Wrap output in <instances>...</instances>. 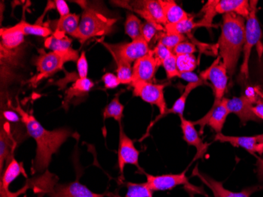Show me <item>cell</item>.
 Returning <instances> with one entry per match:
<instances>
[{"instance_id":"3","label":"cell","mask_w":263,"mask_h":197,"mask_svg":"<svg viewBox=\"0 0 263 197\" xmlns=\"http://www.w3.org/2000/svg\"><path fill=\"white\" fill-rule=\"evenodd\" d=\"M84 9L81 16L79 28L73 38L81 44L91 38L109 35L113 32L117 19L106 14V10L100 4H89L88 2H78Z\"/></svg>"},{"instance_id":"42","label":"cell","mask_w":263,"mask_h":197,"mask_svg":"<svg viewBox=\"0 0 263 197\" xmlns=\"http://www.w3.org/2000/svg\"><path fill=\"white\" fill-rule=\"evenodd\" d=\"M102 81L104 83L105 88L107 89H113L121 84L118 77L112 73H106L102 77Z\"/></svg>"},{"instance_id":"2","label":"cell","mask_w":263,"mask_h":197,"mask_svg":"<svg viewBox=\"0 0 263 197\" xmlns=\"http://www.w3.org/2000/svg\"><path fill=\"white\" fill-rule=\"evenodd\" d=\"M245 19L233 13L223 14L221 34L218 39L219 56L228 70L229 76L236 72L245 44Z\"/></svg>"},{"instance_id":"29","label":"cell","mask_w":263,"mask_h":197,"mask_svg":"<svg viewBox=\"0 0 263 197\" xmlns=\"http://www.w3.org/2000/svg\"><path fill=\"white\" fill-rule=\"evenodd\" d=\"M119 96H120V93L117 94L110 103L105 106L103 111V121L107 118H114L115 121L119 123V125L122 124L125 106L121 103Z\"/></svg>"},{"instance_id":"49","label":"cell","mask_w":263,"mask_h":197,"mask_svg":"<svg viewBox=\"0 0 263 197\" xmlns=\"http://www.w3.org/2000/svg\"><path fill=\"white\" fill-rule=\"evenodd\" d=\"M256 137L258 143L262 144L263 145V133L262 134L257 135Z\"/></svg>"},{"instance_id":"34","label":"cell","mask_w":263,"mask_h":197,"mask_svg":"<svg viewBox=\"0 0 263 197\" xmlns=\"http://www.w3.org/2000/svg\"><path fill=\"white\" fill-rule=\"evenodd\" d=\"M217 2L218 0H209L201 10V14L203 15L201 22H203L208 28H212L214 26L212 22L214 17L217 15L216 10H215Z\"/></svg>"},{"instance_id":"7","label":"cell","mask_w":263,"mask_h":197,"mask_svg":"<svg viewBox=\"0 0 263 197\" xmlns=\"http://www.w3.org/2000/svg\"><path fill=\"white\" fill-rule=\"evenodd\" d=\"M202 81H210L211 83L214 102H220L224 99L229 81L228 70L223 63L221 56L215 59L213 64L200 74Z\"/></svg>"},{"instance_id":"44","label":"cell","mask_w":263,"mask_h":197,"mask_svg":"<svg viewBox=\"0 0 263 197\" xmlns=\"http://www.w3.org/2000/svg\"><path fill=\"white\" fill-rule=\"evenodd\" d=\"M54 7H55L57 11L59 12L60 17H65V16L68 15L70 14L69 13V8L68 7L67 4L64 0H56L54 1Z\"/></svg>"},{"instance_id":"12","label":"cell","mask_w":263,"mask_h":197,"mask_svg":"<svg viewBox=\"0 0 263 197\" xmlns=\"http://www.w3.org/2000/svg\"><path fill=\"white\" fill-rule=\"evenodd\" d=\"M226 98L224 97L221 101L214 102L212 108L209 112L197 121H193L194 126L200 127V134L203 133L205 127L208 126L216 133H221L227 117L230 115V112L227 109L226 104Z\"/></svg>"},{"instance_id":"26","label":"cell","mask_w":263,"mask_h":197,"mask_svg":"<svg viewBox=\"0 0 263 197\" xmlns=\"http://www.w3.org/2000/svg\"><path fill=\"white\" fill-rule=\"evenodd\" d=\"M81 17L77 14H69L63 17H59L56 22L55 31L63 32L74 37L79 28Z\"/></svg>"},{"instance_id":"39","label":"cell","mask_w":263,"mask_h":197,"mask_svg":"<svg viewBox=\"0 0 263 197\" xmlns=\"http://www.w3.org/2000/svg\"><path fill=\"white\" fill-rule=\"evenodd\" d=\"M189 39L192 40L193 44L199 47V50L204 54L208 55V56H217L218 52V44H204V43H200L193 37L192 34H187Z\"/></svg>"},{"instance_id":"36","label":"cell","mask_w":263,"mask_h":197,"mask_svg":"<svg viewBox=\"0 0 263 197\" xmlns=\"http://www.w3.org/2000/svg\"><path fill=\"white\" fill-rule=\"evenodd\" d=\"M162 31H165V27L161 25L146 22L142 26V38L149 44L153 38L157 35L158 32Z\"/></svg>"},{"instance_id":"5","label":"cell","mask_w":263,"mask_h":197,"mask_svg":"<svg viewBox=\"0 0 263 197\" xmlns=\"http://www.w3.org/2000/svg\"><path fill=\"white\" fill-rule=\"evenodd\" d=\"M67 62H73L68 56H63L59 53L45 52L44 50H40L39 56L35 58V63L37 74L29 80V82L32 85H37L40 81L43 79L52 76L60 70H64L65 63Z\"/></svg>"},{"instance_id":"22","label":"cell","mask_w":263,"mask_h":197,"mask_svg":"<svg viewBox=\"0 0 263 197\" xmlns=\"http://www.w3.org/2000/svg\"><path fill=\"white\" fill-rule=\"evenodd\" d=\"M27 177L26 170L24 169L22 164L17 162V160L14 158V155H10L7 160V167H6L5 171L3 174L2 178H1V186L4 190H9V186L10 184L14 182L20 174Z\"/></svg>"},{"instance_id":"45","label":"cell","mask_w":263,"mask_h":197,"mask_svg":"<svg viewBox=\"0 0 263 197\" xmlns=\"http://www.w3.org/2000/svg\"><path fill=\"white\" fill-rule=\"evenodd\" d=\"M179 78L184 80L189 83H197L202 81L201 80L200 77H198L197 75L193 72H184L180 74ZM204 82V81H203Z\"/></svg>"},{"instance_id":"15","label":"cell","mask_w":263,"mask_h":197,"mask_svg":"<svg viewBox=\"0 0 263 197\" xmlns=\"http://www.w3.org/2000/svg\"><path fill=\"white\" fill-rule=\"evenodd\" d=\"M44 46L51 51L68 56L73 62L79 59V51L72 48V40L64 32L54 31L52 35L45 40Z\"/></svg>"},{"instance_id":"33","label":"cell","mask_w":263,"mask_h":197,"mask_svg":"<svg viewBox=\"0 0 263 197\" xmlns=\"http://www.w3.org/2000/svg\"><path fill=\"white\" fill-rule=\"evenodd\" d=\"M117 65V77L121 84H132L133 83V67L125 61L115 60Z\"/></svg>"},{"instance_id":"18","label":"cell","mask_w":263,"mask_h":197,"mask_svg":"<svg viewBox=\"0 0 263 197\" xmlns=\"http://www.w3.org/2000/svg\"><path fill=\"white\" fill-rule=\"evenodd\" d=\"M205 82L201 81V82L197 83H189L184 88V92L180 96V97L176 100L175 103H174L172 106L169 109H167L165 111V113L162 114V115H158L152 122H150L148 127H147V130H146L145 134L143 135V137L140 139V141H143L144 139L147 138L150 134L151 130L152 127L159 121V120L162 119L165 117L168 116L171 114H174V115H178L179 117L184 116V108H185L186 102H187V97H189V94L191 92L193 91L195 88H197L199 86L202 85V84H204Z\"/></svg>"},{"instance_id":"4","label":"cell","mask_w":263,"mask_h":197,"mask_svg":"<svg viewBox=\"0 0 263 197\" xmlns=\"http://www.w3.org/2000/svg\"><path fill=\"white\" fill-rule=\"evenodd\" d=\"M258 1H250V14L245 26V44L243 46V59L240 72L246 79L249 78V59L254 46L258 47L261 42V29L257 17Z\"/></svg>"},{"instance_id":"27","label":"cell","mask_w":263,"mask_h":197,"mask_svg":"<svg viewBox=\"0 0 263 197\" xmlns=\"http://www.w3.org/2000/svg\"><path fill=\"white\" fill-rule=\"evenodd\" d=\"M16 30L20 31L24 35H32L42 37V38H49L52 35L53 32L49 27L38 25V24H29L26 22H22L17 23L14 26H12Z\"/></svg>"},{"instance_id":"40","label":"cell","mask_w":263,"mask_h":197,"mask_svg":"<svg viewBox=\"0 0 263 197\" xmlns=\"http://www.w3.org/2000/svg\"><path fill=\"white\" fill-rule=\"evenodd\" d=\"M197 51L196 46L193 43L184 41L178 44L175 48L173 50V54L177 56H183V55H194Z\"/></svg>"},{"instance_id":"47","label":"cell","mask_w":263,"mask_h":197,"mask_svg":"<svg viewBox=\"0 0 263 197\" xmlns=\"http://www.w3.org/2000/svg\"><path fill=\"white\" fill-rule=\"evenodd\" d=\"M256 168H257V175H258V179L260 181L263 179V158L257 156Z\"/></svg>"},{"instance_id":"14","label":"cell","mask_w":263,"mask_h":197,"mask_svg":"<svg viewBox=\"0 0 263 197\" xmlns=\"http://www.w3.org/2000/svg\"><path fill=\"white\" fill-rule=\"evenodd\" d=\"M159 67L152 50H150L148 54L140 58L134 63L133 66V83L138 81L152 82Z\"/></svg>"},{"instance_id":"28","label":"cell","mask_w":263,"mask_h":197,"mask_svg":"<svg viewBox=\"0 0 263 197\" xmlns=\"http://www.w3.org/2000/svg\"><path fill=\"white\" fill-rule=\"evenodd\" d=\"M141 4L156 23L164 27L166 26L167 21L161 0H144L141 1Z\"/></svg>"},{"instance_id":"50","label":"cell","mask_w":263,"mask_h":197,"mask_svg":"<svg viewBox=\"0 0 263 197\" xmlns=\"http://www.w3.org/2000/svg\"><path fill=\"white\" fill-rule=\"evenodd\" d=\"M110 196H112V197H122V196H121V195H115V194H111L110 193Z\"/></svg>"},{"instance_id":"37","label":"cell","mask_w":263,"mask_h":197,"mask_svg":"<svg viewBox=\"0 0 263 197\" xmlns=\"http://www.w3.org/2000/svg\"><path fill=\"white\" fill-rule=\"evenodd\" d=\"M162 66L165 69V74H166L168 79H172L174 78H179L180 76V71L177 68V56L172 54L170 57L167 58L162 63Z\"/></svg>"},{"instance_id":"10","label":"cell","mask_w":263,"mask_h":197,"mask_svg":"<svg viewBox=\"0 0 263 197\" xmlns=\"http://www.w3.org/2000/svg\"><path fill=\"white\" fill-rule=\"evenodd\" d=\"M119 142H118V166L120 172V175L124 178V170L125 167L128 164L135 166L140 172H143V169L139 164L140 152L136 149L134 140L127 136L122 127V124L119 125Z\"/></svg>"},{"instance_id":"13","label":"cell","mask_w":263,"mask_h":197,"mask_svg":"<svg viewBox=\"0 0 263 197\" xmlns=\"http://www.w3.org/2000/svg\"><path fill=\"white\" fill-rule=\"evenodd\" d=\"M193 176L199 177L201 182L211 189L214 197H251L252 194L263 189V185H261L246 188L240 192H233L226 189L223 186L222 182H218L210 176L201 173L198 170V167H196L193 170Z\"/></svg>"},{"instance_id":"16","label":"cell","mask_w":263,"mask_h":197,"mask_svg":"<svg viewBox=\"0 0 263 197\" xmlns=\"http://www.w3.org/2000/svg\"><path fill=\"white\" fill-rule=\"evenodd\" d=\"M226 104L230 114H235L240 118L242 125H246L250 121L257 123L261 122V120L253 112V105L248 101L245 96L233 97L232 99L226 98Z\"/></svg>"},{"instance_id":"35","label":"cell","mask_w":263,"mask_h":197,"mask_svg":"<svg viewBox=\"0 0 263 197\" xmlns=\"http://www.w3.org/2000/svg\"><path fill=\"white\" fill-rule=\"evenodd\" d=\"M177 65L180 73L193 72L197 66L196 56L194 55L177 56Z\"/></svg>"},{"instance_id":"9","label":"cell","mask_w":263,"mask_h":197,"mask_svg":"<svg viewBox=\"0 0 263 197\" xmlns=\"http://www.w3.org/2000/svg\"><path fill=\"white\" fill-rule=\"evenodd\" d=\"M42 193L50 197H106L110 196V193H96L90 190L79 181L66 184H57V182L50 183L44 188Z\"/></svg>"},{"instance_id":"23","label":"cell","mask_w":263,"mask_h":197,"mask_svg":"<svg viewBox=\"0 0 263 197\" xmlns=\"http://www.w3.org/2000/svg\"><path fill=\"white\" fill-rule=\"evenodd\" d=\"M25 42V35L13 27L1 29V49L16 51Z\"/></svg>"},{"instance_id":"31","label":"cell","mask_w":263,"mask_h":197,"mask_svg":"<svg viewBox=\"0 0 263 197\" xmlns=\"http://www.w3.org/2000/svg\"><path fill=\"white\" fill-rule=\"evenodd\" d=\"M155 39L157 40L158 43L163 44L164 46L171 49L173 51V50L178 44L184 42L187 38L182 34L171 33V32L162 31L157 34V35L155 37Z\"/></svg>"},{"instance_id":"11","label":"cell","mask_w":263,"mask_h":197,"mask_svg":"<svg viewBox=\"0 0 263 197\" xmlns=\"http://www.w3.org/2000/svg\"><path fill=\"white\" fill-rule=\"evenodd\" d=\"M145 174L147 183L152 192L172 190L177 186H184L189 191H194L196 187L189 182L186 176V171L177 174H162V175H152L147 174L144 170L142 172Z\"/></svg>"},{"instance_id":"30","label":"cell","mask_w":263,"mask_h":197,"mask_svg":"<svg viewBox=\"0 0 263 197\" xmlns=\"http://www.w3.org/2000/svg\"><path fill=\"white\" fill-rule=\"evenodd\" d=\"M142 24L140 19L134 14H128L125 23V33L133 41L142 38Z\"/></svg>"},{"instance_id":"19","label":"cell","mask_w":263,"mask_h":197,"mask_svg":"<svg viewBox=\"0 0 263 197\" xmlns=\"http://www.w3.org/2000/svg\"><path fill=\"white\" fill-rule=\"evenodd\" d=\"M214 141H219L221 143H229L236 148H242L251 155H255V153L262 155L263 145L258 143L256 136L253 137H235V136H227L222 133H216L214 139Z\"/></svg>"},{"instance_id":"46","label":"cell","mask_w":263,"mask_h":197,"mask_svg":"<svg viewBox=\"0 0 263 197\" xmlns=\"http://www.w3.org/2000/svg\"><path fill=\"white\" fill-rule=\"evenodd\" d=\"M252 110L255 115L259 118L260 120L263 121V99H260L253 106Z\"/></svg>"},{"instance_id":"41","label":"cell","mask_w":263,"mask_h":197,"mask_svg":"<svg viewBox=\"0 0 263 197\" xmlns=\"http://www.w3.org/2000/svg\"><path fill=\"white\" fill-rule=\"evenodd\" d=\"M77 68L79 78H88V63L85 51L81 52L79 59L77 61Z\"/></svg>"},{"instance_id":"32","label":"cell","mask_w":263,"mask_h":197,"mask_svg":"<svg viewBox=\"0 0 263 197\" xmlns=\"http://www.w3.org/2000/svg\"><path fill=\"white\" fill-rule=\"evenodd\" d=\"M127 193L125 197H153V192L145 183L126 182Z\"/></svg>"},{"instance_id":"38","label":"cell","mask_w":263,"mask_h":197,"mask_svg":"<svg viewBox=\"0 0 263 197\" xmlns=\"http://www.w3.org/2000/svg\"><path fill=\"white\" fill-rule=\"evenodd\" d=\"M152 52L159 66H162L164 60L173 54V51H171V49L168 48L160 43H158L156 47L152 49Z\"/></svg>"},{"instance_id":"20","label":"cell","mask_w":263,"mask_h":197,"mask_svg":"<svg viewBox=\"0 0 263 197\" xmlns=\"http://www.w3.org/2000/svg\"><path fill=\"white\" fill-rule=\"evenodd\" d=\"M217 14L229 13L238 14L247 19L250 14V1L248 0H218L216 7Z\"/></svg>"},{"instance_id":"1","label":"cell","mask_w":263,"mask_h":197,"mask_svg":"<svg viewBox=\"0 0 263 197\" xmlns=\"http://www.w3.org/2000/svg\"><path fill=\"white\" fill-rule=\"evenodd\" d=\"M10 106L20 115L28 134L36 143L35 157L32 163V174L43 173L49 167L52 155L59 151L69 137L73 136V133L68 128L46 130L32 114L22 108L18 100H17L16 106L10 105Z\"/></svg>"},{"instance_id":"25","label":"cell","mask_w":263,"mask_h":197,"mask_svg":"<svg viewBox=\"0 0 263 197\" xmlns=\"http://www.w3.org/2000/svg\"><path fill=\"white\" fill-rule=\"evenodd\" d=\"M199 27L208 28L206 25L201 21L198 22H195L194 17L192 16L182 22H177L175 24H167L165 26V31L166 32H171V33L182 34V35L187 34H187L191 33V31Z\"/></svg>"},{"instance_id":"21","label":"cell","mask_w":263,"mask_h":197,"mask_svg":"<svg viewBox=\"0 0 263 197\" xmlns=\"http://www.w3.org/2000/svg\"><path fill=\"white\" fill-rule=\"evenodd\" d=\"M94 85V82L89 78H78L77 79L74 84L71 86L70 88H68L65 93L63 108L67 111L69 103L72 101L73 98H81L83 96H88Z\"/></svg>"},{"instance_id":"8","label":"cell","mask_w":263,"mask_h":197,"mask_svg":"<svg viewBox=\"0 0 263 197\" xmlns=\"http://www.w3.org/2000/svg\"><path fill=\"white\" fill-rule=\"evenodd\" d=\"M134 88L133 95L140 97L146 103L155 105L159 108L160 114L165 113L166 111V102L164 96V89L166 84H155L153 82L138 81L131 84Z\"/></svg>"},{"instance_id":"24","label":"cell","mask_w":263,"mask_h":197,"mask_svg":"<svg viewBox=\"0 0 263 197\" xmlns=\"http://www.w3.org/2000/svg\"><path fill=\"white\" fill-rule=\"evenodd\" d=\"M167 24H175L192 17L191 14L173 0H161Z\"/></svg>"},{"instance_id":"43","label":"cell","mask_w":263,"mask_h":197,"mask_svg":"<svg viewBox=\"0 0 263 197\" xmlns=\"http://www.w3.org/2000/svg\"><path fill=\"white\" fill-rule=\"evenodd\" d=\"M2 118L10 123L22 122L20 115L14 110H5L3 112Z\"/></svg>"},{"instance_id":"6","label":"cell","mask_w":263,"mask_h":197,"mask_svg":"<svg viewBox=\"0 0 263 197\" xmlns=\"http://www.w3.org/2000/svg\"><path fill=\"white\" fill-rule=\"evenodd\" d=\"M102 44L108 50L115 61H125L130 64L148 54L151 50L148 44L143 38L129 43L111 44L103 42Z\"/></svg>"},{"instance_id":"17","label":"cell","mask_w":263,"mask_h":197,"mask_svg":"<svg viewBox=\"0 0 263 197\" xmlns=\"http://www.w3.org/2000/svg\"><path fill=\"white\" fill-rule=\"evenodd\" d=\"M181 119V128L183 133V139L189 146H194L196 149V155L193 158V162L199 158H203L208 152L210 144H206L200 138L199 133L195 128L193 121H189L180 116Z\"/></svg>"},{"instance_id":"48","label":"cell","mask_w":263,"mask_h":197,"mask_svg":"<svg viewBox=\"0 0 263 197\" xmlns=\"http://www.w3.org/2000/svg\"><path fill=\"white\" fill-rule=\"evenodd\" d=\"M0 197H8L7 195V192L2 188H0Z\"/></svg>"}]
</instances>
